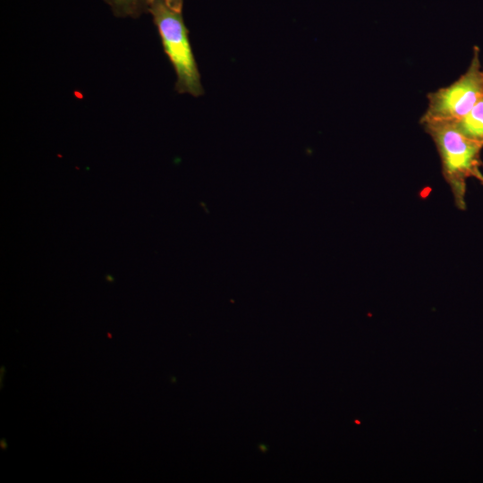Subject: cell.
Masks as SVG:
<instances>
[{
  "label": "cell",
  "mask_w": 483,
  "mask_h": 483,
  "mask_svg": "<svg viewBox=\"0 0 483 483\" xmlns=\"http://www.w3.org/2000/svg\"><path fill=\"white\" fill-rule=\"evenodd\" d=\"M452 123L466 138L483 144V98L466 115Z\"/></svg>",
  "instance_id": "obj_4"
},
{
  "label": "cell",
  "mask_w": 483,
  "mask_h": 483,
  "mask_svg": "<svg viewBox=\"0 0 483 483\" xmlns=\"http://www.w3.org/2000/svg\"><path fill=\"white\" fill-rule=\"evenodd\" d=\"M421 124L436 147L443 176L451 189L456 207L465 209L467 180L473 177L483 184L480 171L483 144L463 136L452 123L427 122Z\"/></svg>",
  "instance_id": "obj_1"
},
{
  "label": "cell",
  "mask_w": 483,
  "mask_h": 483,
  "mask_svg": "<svg viewBox=\"0 0 483 483\" xmlns=\"http://www.w3.org/2000/svg\"><path fill=\"white\" fill-rule=\"evenodd\" d=\"M166 3L174 9L182 11L184 0H165Z\"/></svg>",
  "instance_id": "obj_6"
},
{
  "label": "cell",
  "mask_w": 483,
  "mask_h": 483,
  "mask_svg": "<svg viewBox=\"0 0 483 483\" xmlns=\"http://www.w3.org/2000/svg\"><path fill=\"white\" fill-rule=\"evenodd\" d=\"M106 279L113 282L114 278L111 275H106Z\"/></svg>",
  "instance_id": "obj_8"
},
{
  "label": "cell",
  "mask_w": 483,
  "mask_h": 483,
  "mask_svg": "<svg viewBox=\"0 0 483 483\" xmlns=\"http://www.w3.org/2000/svg\"><path fill=\"white\" fill-rule=\"evenodd\" d=\"M482 98L483 68L479 60V48L475 46L467 71L449 86L428 95V108L420 123H454L466 115Z\"/></svg>",
  "instance_id": "obj_3"
},
{
  "label": "cell",
  "mask_w": 483,
  "mask_h": 483,
  "mask_svg": "<svg viewBox=\"0 0 483 483\" xmlns=\"http://www.w3.org/2000/svg\"><path fill=\"white\" fill-rule=\"evenodd\" d=\"M148 13L157 29L164 51L174 67L176 75L175 91L195 97L202 96L205 91L182 11L172 8L165 0H152Z\"/></svg>",
  "instance_id": "obj_2"
},
{
  "label": "cell",
  "mask_w": 483,
  "mask_h": 483,
  "mask_svg": "<svg viewBox=\"0 0 483 483\" xmlns=\"http://www.w3.org/2000/svg\"><path fill=\"white\" fill-rule=\"evenodd\" d=\"M117 18L137 19L148 13L152 0H103Z\"/></svg>",
  "instance_id": "obj_5"
},
{
  "label": "cell",
  "mask_w": 483,
  "mask_h": 483,
  "mask_svg": "<svg viewBox=\"0 0 483 483\" xmlns=\"http://www.w3.org/2000/svg\"><path fill=\"white\" fill-rule=\"evenodd\" d=\"M1 446L2 448L6 449L5 440H2Z\"/></svg>",
  "instance_id": "obj_7"
}]
</instances>
